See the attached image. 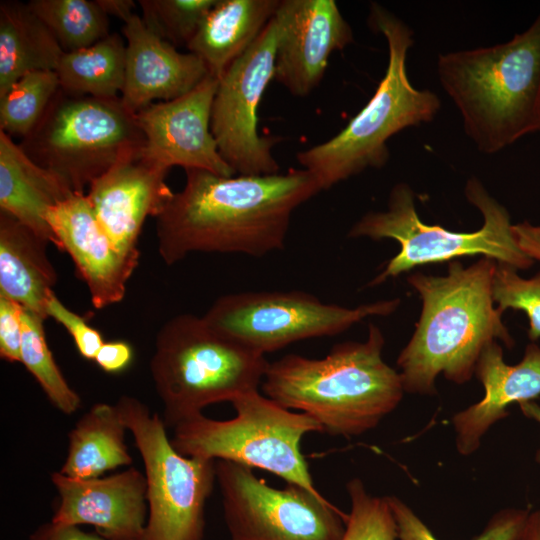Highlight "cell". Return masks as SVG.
<instances>
[{
    "instance_id": "d6a6232c",
    "label": "cell",
    "mask_w": 540,
    "mask_h": 540,
    "mask_svg": "<svg viewBox=\"0 0 540 540\" xmlns=\"http://www.w3.org/2000/svg\"><path fill=\"white\" fill-rule=\"evenodd\" d=\"M493 300L501 311H523L529 320L528 338L535 342L540 338V272L531 278H523L518 269L496 262L493 277Z\"/></svg>"
},
{
    "instance_id": "8d00e7d4",
    "label": "cell",
    "mask_w": 540,
    "mask_h": 540,
    "mask_svg": "<svg viewBox=\"0 0 540 540\" xmlns=\"http://www.w3.org/2000/svg\"><path fill=\"white\" fill-rule=\"evenodd\" d=\"M28 540H109L98 533H90L79 526L58 524L52 521L37 527Z\"/></svg>"
},
{
    "instance_id": "2e32d148",
    "label": "cell",
    "mask_w": 540,
    "mask_h": 540,
    "mask_svg": "<svg viewBox=\"0 0 540 540\" xmlns=\"http://www.w3.org/2000/svg\"><path fill=\"white\" fill-rule=\"evenodd\" d=\"M140 149L123 156L93 181L86 193L93 213L113 245L139 261L138 238L148 217L155 218L173 196L168 169L145 159Z\"/></svg>"
},
{
    "instance_id": "d4e9b609",
    "label": "cell",
    "mask_w": 540,
    "mask_h": 540,
    "mask_svg": "<svg viewBox=\"0 0 540 540\" xmlns=\"http://www.w3.org/2000/svg\"><path fill=\"white\" fill-rule=\"evenodd\" d=\"M126 431L115 404H94L70 431L66 459L59 472L71 478L90 479L131 465Z\"/></svg>"
},
{
    "instance_id": "83f0119b",
    "label": "cell",
    "mask_w": 540,
    "mask_h": 540,
    "mask_svg": "<svg viewBox=\"0 0 540 540\" xmlns=\"http://www.w3.org/2000/svg\"><path fill=\"white\" fill-rule=\"evenodd\" d=\"M44 318L23 308L21 362L40 385L51 404L65 415L75 413L81 398L70 387L48 347Z\"/></svg>"
},
{
    "instance_id": "836d02e7",
    "label": "cell",
    "mask_w": 540,
    "mask_h": 540,
    "mask_svg": "<svg viewBox=\"0 0 540 540\" xmlns=\"http://www.w3.org/2000/svg\"><path fill=\"white\" fill-rule=\"evenodd\" d=\"M45 311L47 317L53 318L68 331L76 349L83 358L87 360L95 359L104 343L98 330L91 327L82 316L67 308L58 299L54 291L47 297Z\"/></svg>"
},
{
    "instance_id": "ba28073f",
    "label": "cell",
    "mask_w": 540,
    "mask_h": 540,
    "mask_svg": "<svg viewBox=\"0 0 540 540\" xmlns=\"http://www.w3.org/2000/svg\"><path fill=\"white\" fill-rule=\"evenodd\" d=\"M231 403L236 412L232 419L199 414L175 426L170 439L173 447L184 456L262 469L289 484L318 492L301 452L305 434L322 432L318 422L284 408L259 390L244 393Z\"/></svg>"
},
{
    "instance_id": "cb8c5ba5",
    "label": "cell",
    "mask_w": 540,
    "mask_h": 540,
    "mask_svg": "<svg viewBox=\"0 0 540 540\" xmlns=\"http://www.w3.org/2000/svg\"><path fill=\"white\" fill-rule=\"evenodd\" d=\"M64 51L28 3H0V96L23 75L55 71Z\"/></svg>"
},
{
    "instance_id": "e0dca14e",
    "label": "cell",
    "mask_w": 540,
    "mask_h": 540,
    "mask_svg": "<svg viewBox=\"0 0 540 540\" xmlns=\"http://www.w3.org/2000/svg\"><path fill=\"white\" fill-rule=\"evenodd\" d=\"M58 503L51 521L65 525H92L109 540H146L148 504L145 475L125 471L90 479H77L59 471L51 474Z\"/></svg>"
},
{
    "instance_id": "ac0fdd59",
    "label": "cell",
    "mask_w": 540,
    "mask_h": 540,
    "mask_svg": "<svg viewBox=\"0 0 540 540\" xmlns=\"http://www.w3.org/2000/svg\"><path fill=\"white\" fill-rule=\"evenodd\" d=\"M46 220L57 248L72 258L91 303L103 309L120 302L138 261L123 255L99 225L86 193H74L51 207Z\"/></svg>"
},
{
    "instance_id": "9c48e42d",
    "label": "cell",
    "mask_w": 540,
    "mask_h": 540,
    "mask_svg": "<svg viewBox=\"0 0 540 540\" xmlns=\"http://www.w3.org/2000/svg\"><path fill=\"white\" fill-rule=\"evenodd\" d=\"M143 143L136 114L120 97L74 96L59 89L19 145L71 191L85 193L93 181Z\"/></svg>"
},
{
    "instance_id": "277c9868",
    "label": "cell",
    "mask_w": 540,
    "mask_h": 540,
    "mask_svg": "<svg viewBox=\"0 0 540 540\" xmlns=\"http://www.w3.org/2000/svg\"><path fill=\"white\" fill-rule=\"evenodd\" d=\"M437 75L466 135L487 154L540 131V12L504 43L440 54Z\"/></svg>"
},
{
    "instance_id": "ab89813d",
    "label": "cell",
    "mask_w": 540,
    "mask_h": 540,
    "mask_svg": "<svg viewBox=\"0 0 540 540\" xmlns=\"http://www.w3.org/2000/svg\"><path fill=\"white\" fill-rule=\"evenodd\" d=\"M519 540H540V509L530 512Z\"/></svg>"
},
{
    "instance_id": "4dcf8cb0",
    "label": "cell",
    "mask_w": 540,
    "mask_h": 540,
    "mask_svg": "<svg viewBox=\"0 0 540 540\" xmlns=\"http://www.w3.org/2000/svg\"><path fill=\"white\" fill-rule=\"evenodd\" d=\"M346 489L351 508L341 540H397V526L386 496L368 492L359 478L351 479Z\"/></svg>"
},
{
    "instance_id": "4316f807",
    "label": "cell",
    "mask_w": 540,
    "mask_h": 540,
    "mask_svg": "<svg viewBox=\"0 0 540 540\" xmlns=\"http://www.w3.org/2000/svg\"><path fill=\"white\" fill-rule=\"evenodd\" d=\"M28 5L64 52L86 48L110 34L108 16L96 0H31Z\"/></svg>"
},
{
    "instance_id": "44dd1931",
    "label": "cell",
    "mask_w": 540,
    "mask_h": 540,
    "mask_svg": "<svg viewBox=\"0 0 540 540\" xmlns=\"http://www.w3.org/2000/svg\"><path fill=\"white\" fill-rule=\"evenodd\" d=\"M72 194L56 175L36 164L12 137L0 131V211L57 247L46 214Z\"/></svg>"
},
{
    "instance_id": "484cf974",
    "label": "cell",
    "mask_w": 540,
    "mask_h": 540,
    "mask_svg": "<svg viewBox=\"0 0 540 540\" xmlns=\"http://www.w3.org/2000/svg\"><path fill=\"white\" fill-rule=\"evenodd\" d=\"M125 62L126 44L117 33L86 48L64 52L55 70L60 90L74 96L120 97Z\"/></svg>"
},
{
    "instance_id": "7a4b0ae2",
    "label": "cell",
    "mask_w": 540,
    "mask_h": 540,
    "mask_svg": "<svg viewBox=\"0 0 540 540\" xmlns=\"http://www.w3.org/2000/svg\"><path fill=\"white\" fill-rule=\"evenodd\" d=\"M496 261L482 257L465 267L449 262L444 276L414 273L407 279L418 292L422 310L397 366L405 392L434 395L438 375L456 384L475 374L482 351L500 340L511 349L514 339L493 300Z\"/></svg>"
},
{
    "instance_id": "5bb4252c",
    "label": "cell",
    "mask_w": 540,
    "mask_h": 540,
    "mask_svg": "<svg viewBox=\"0 0 540 540\" xmlns=\"http://www.w3.org/2000/svg\"><path fill=\"white\" fill-rule=\"evenodd\" d=\"M219 79L207 75L188 93L152 103L136 113L144 135L141 155L169 170H205L231 177L235 173L221 157L211 132V111Z\"/></svg>"
},
{
    "instance_id": "8fae6325",
    "label": "cell",
    "mask_w": 540,
    "mask_h": 540,
    "mask_svg": "<svg viewBox=\"0 0 540 540\" xmlns=\"http://www.w3.org/2000/svg\"><path fill=\"white\" fill-rule=\"evenodd\" d=\"M399 304L396 298L347 308L304 291H251L219 297L202 317L265 355L301 340L335 336L369 316H388Z\"/></svg>"
},
{
    "instance_id": "1f68e13d",
    "label": "cell",
    "mask_w": 540,
    "mask_h": 540,
    "mask_svg": "<svg viewBox=\"0 0 540 540\" xmlns=\"http://www.w3.org/2000/svg\"><path fill=\"white\" fill-rule=\"evenodd\" d=\"M394 515L399 540H438L429 527L400 498L386 496ZM529 509L506 508L494 513L474 540H519Z\"/></svg>"
},
{
    "instance_id": "603a6c76",
    "label": "cell",
    "mask_w": 540,
    "mask_h": 540,
    "mask_svg": "<svg viewBox=\"0 0 540 540\" xmlns=\"http://www.w3.org/2000/svg\"><path fill=\"white\" fill-rule=\"evenodd\" d=\"M46 240L0 211V296L47 318L45 303L57 282Z\"/></svg>"
},
{
    "instance_id": "3957f363",
    "label": "cell",
    "mask_w": 540,
    "mask_h": 540,
    "mask_svg": "<svg viewBox=\"0 0 540 540\" xmlns=\"http://www.w3.org/2000/svg\"><path fill=\"white\" fill-rule=\"evenodd\" d=\"M384 335L370 323L363 342L334 345L323 358L288 354L269 363L261 388L289 410L305 413L322 432L351 437L375 428L401 402L399 372L382 358Z\"/></svg>"
},
{
    "instance_id": "f1b7e54d",
    "label": "cell",
    "mask_w": 540,
    "mask_h": 540,
    "mask_svg": "<svg viewBox=\"0 0 540 540\" xmlns=\"http://www.w3.org/2000/svg\"><path fill=\"white\" fill-rule=\"evenodd\" d=\"M60 89L55 71L23 75L0 96V131L10 137L28 136Z\"/></svg>"
},
{
    "instance_id": "f546056e",
    "label": "cell",
    "mask_w": 540,
    "mask_h": 540,
    "mask_svg": "<svg viewBox=\"0 0 540 540\" xmlns=\"http://www.w3.org/2000/svg\"><path fill=\"white\" fill-rule=\"evenodd\" d=\"M217 0H139L144 24L175 47L187 46Z\"/></svg>"
},
{
    "instance_id": "6da1fadb",
    "label": "cell",
    "mask_w": 540,
    "mask_h": 540,
    "mask_svg": "<svg viewBox=\"0 0 540 540\" xmlns=\"http://www.w3.org/2000/svg\"><path fill=\"white\" fill-rule=\"evenodd\" d=\"M185 173L183 189L154 218L167 265L193 252L261 257L283 249L293 212L321 191L303 168L263 176Z\"/></svg>"
},
{
    "instance_id": "52a82bcc",
    "label": "cell",
    "mask_w": 540,
    "mask_h": 540,
    "mask_svg": "<svg viewBox=\"0 0 540 540\" xmlns=\"http://www.w3.org/2000/svg\"><path fill=\"white\" fill-rule=\"evenodd\" d=\"M465 195L481 212L483 225L474 232H455L423 222L413 190L406 183L396 184L390 191L387 209L366 213L348 233L350 238L394 239L400 245L399 252L369 285H379L417 266L465 256L483 255L518 270L532 266L534 261L520 248L513 233L507 209L476 178L467 181Z\"/></svg>"
},
{
    "instance_id": "9a60e30c",
    "label": "cell",
    "mask_w": 540,
    "mask_h": 540,
    "mask_svg": "<svg viewBox=\"0 0 540 540\" xmlns=\"http://www.w3.org/2000/svg\"><path fill=\"white\" fill-rule=\"evenodd\" d=\"M274 79L294 96H307L322 80L330 55L353 42L334 0H282Z\"/></svg>"
},
{
    "instance_id": "30bf717a",
    "label": "cell",
    "mask_w": 540,
    "mask_h": 540,
    "mask_svg": "<svg viewBox=\"0 0 540 540\" xmlns=\"http://www.w3.org/2000/svg\"><path fill=\"white\" fill-rule=\"evenodd\" d=\"M141 454L147 484L146 540H205V505L216 460L180 454L158 413L123 395L116 404Z\"/></svg>"
},
{
    "instance_id": "5b68a950",
    "label": "cell",
    "mask_w": 540,
    "mask_h": 540,
    "mask_svg": "<svg viewBox=\"0 0 540 540\" xmlns=\"http://www.w3.org/2000/svg\"><path fill=\"white\" fill-rule=\"evenodd\" d=\"M367 22L387 42L383 78L367 104L339 133L296 156L321 191L368 168L383 167L390 156L388 140L406 128L431 122L441 108L434 92L415 88L409 79L407 55L414 41L407 24L375 2L370 4Z\"/></svg>"
},
{
    "instance_id": "d6986e66",
    "label": "cell",
    "mask_w": 540,
    "mask_h": 540,
    "mask_svg": "<svg viewBox=\"0 0 540 540\" xmlns=\"http://www.w3.org/2000/svg\"><path fill=\"white\" fill-rule=\"evenodd\" d=\"M126 40L124 106L136 114L144 107L178 98L209 75L205 64L191 52L182 53L153 33L134 14L122 27Z\"/></svg>"
},
{
    "instance_id": "ffe728a7",
    "label": "cell",
    "mask_w": 540,
    "mask_h": 540,
    "mask_svg": "<svg viewBox=\"0 0 540 540\" xmlns=\"http://www.w3.org/2000/svg\"><path fill=\"white\" fill-rule=\"evenodd\" d=\"M475 375L484 388L483 398L452 418L456 449L463 456L479 449L482 437L509 415L507 408L512 403L519 405L540 396V346L529 343L522 360L509 365L495 341L482 351Z\"/></svg>"
},
{
    "instance_id": "7c38bea8",
    "label": "cell",
    "mask_w": 540,
    "mask_h": 540,
    "mask_svg": "<svg viewBox=\"0 0 540 540\" xmlns=\"http://www.w3.org/2000/svg\"><path fill=\"white\" fill-rule=\"evenodd\" d=\"M230 540H341L347 514L297 484L274 488L252 468L216 460Z\"/></svg>"
},
{
    "instance_id": "e575fe53",
    "label": "cell",
    "mask_w": 540,
    "mask_h": 540,
    "mask_svg": "<svg viewBox=\"0 0 540 540\" xmlns=\"http://www.w3.org/2000/svg\"><path fill=\"white\" fill-rule=\"evenodd\" d=\"M22 311L16 302L0 296V357L21 362Z\"/></svg>"
},
{
    "instance_id": "7402d4cb",
    "label": "cell",
    "mask_w": 540,
    "mask_h": 540,
    "mask_svg": "<svg viewBox=\"0 0 540 540\" xmlns=\"http://www.w3.org/2000/svg\"><path fill=\"white\" fill-rule=\"evenodd\" d=\"M279 0H217L186 46L220 79L259 37L275 15Z\"/></svg>"
},
{
    "instance_id": "f35d334b",
    "label": "cell",
    "mask_w": 540,
    "mask_h": 540,
    "mask_svg": "<svg viewBox=\"0 0 540 540\" xmlns=\"http://www.w3.org/2000/svg\"><path fill=\"white\" fill-rule=\"evenodd\" d=\"M107 16L119 18L126 23L134 14L136 4L132 0H96Z\"/></svg>"
},
{
    "instance_id": "4fadbf2b",
    "label": "cell",
    "mask_w": 540,
    "mask_h": 540,
    "mask_svg": "<svg viewBox=\"0 0 540 540\" xmlns=\"http://www.w3.org/2000/svg\"><path fill=\"white\" fill-rule=\"evenodd\" d=\"M278 33L274 15L255 42L219 79L212 104L211 132L221 157L237 175L279 173L272 153L278 139L261 136L257 128V108L274 79Z\"/></svg>"
},
{
    "instance_id": "60d3db41",
    "label": "cell",
    "mask_w": 540,
    "mask_h": 540,
    "mask_svg": "<svg viewBox=\"0 0 540 540\" xmlns=\"http://www.w3.org/2000/svg\"><path fill=\"white\" fill-rule=\"evenodd\" d=\"M519 407L524 416L540 423V405L538 403L535 401L523 402L519 404ZM535 460L540 466V448L535 454Z\"/></svg>"
},
{
    "instance_id": "8992f818",
    "label": "cell",
    "mask_w": 540,
    "mask_h": 540,
    "mask_svg": "<svg viewBox=\"0 0 540 540\" xmlns=\"http://www.w3.org/2000/svg\"><path fill=\"white\" fill-rule=\"evenodd\" d=\"M268 365L264 354L217 331L203 317H172L159 329L150 361L166 428L202 414L210 404L258 390Z\"/></svg>"
},
{
    "instance_id": "74e56055",
    "label": "cell",
    "mask_w": 540,
    "mask_h": 540,
    "mask_svg": "<svg viewBox=\"0 0 540 540\" xmlns=\"http://www.w3.org/2000/svg\"><path fill=\"white\" fill-rule=\"evenodd\" d=\"M512 230L520 248L533 261L540 262V225L524 221L513 224Z\"/></svg>"
},
{
    "instance_id": "d590c367",
    "label": "cell",
    "mask_w": 540,
    "mask_h": 540,
    "mask_svg": "<svg viewBox=\"0 0 540 540\" xmlns=\"http://www.w3.org/2000/svg\"><path fill=\"white\" fill-rule=\"evenodd\" d=\"M133 360V349L125 341L104 342L94 361L107 373H119L125 370Z\"/></svg>"
}]
</instances>
